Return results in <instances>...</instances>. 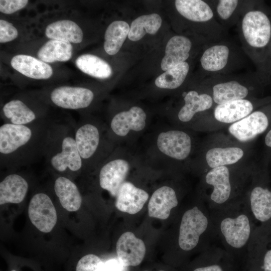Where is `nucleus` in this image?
Returning <instances> with one entry per match:
<instances>
[{
  "mask_svg": "<svg viewBox=\"0 0 271 271\" xmlns=\"http://www.w3.org/2000/svg\"><path fill=\"white\" fill-rule=\"evenodd\" d=\"M210 211L219 243L233 257L242 271L257 227L243 197Z\"/></svg>",
  "mask_w": 271,
  "mask_h": 271,
  "instance_id": "f257e3e1",
  "label": "nucleus"
},
{
  "mask_svg": "<svg viewBox=\"0 0 271 271\" xmlns=\"http://www.w3.org/2000/svg\"><path fill=\"white\" fill-rule=\"evenodd\" d=\"M51 122L47 119L29 125L3 123L0 126L1 167L18 168L43 156Z\"/></svg>",
  "mask_w": 271,
  "mask_h": 271,
  "instance_id": "f03ea898",
  "label": "nucleus"
},
{
  "mask_svg": "<svg viewBox=\"0 0 271 271\" xmlns=\"http://www.w3.org/2000/svg\"><path fill=\"white\" fill-rule=\"evenodd\" d=\"M43 156L48 167L57 173L75 174L83 170L71 122L51 121Z\"/></svg>",
  "mask_w": 271,
  "mask_h": 271,
  "instance_id": "7ed1b4c3",
  "label": "nucleus"
},
{
  "mask_svg": "<svg viewBox=\"0 0 271 271\" xmlns=\"http://www.w3.org/2000/svg\"><path fill=\"white\" fill-rule=\"evenodd\" d=\"M177 241L179 248L186 252L199 246L205 250L219 243L207 204L195 205L183 213Z\"/></svg>",
  "mask_w": 271,
  "mask_h": 271,
  "instance_id": "20e7f679",
  "label": "nucleus"
},
{
  "mask_svg": "<svg viewBox=\"0 0 271 271\" xmlns=\"http://www.w3.org/2000/svg\"><path fill=\"white\" fill-rule=\"evenodd\" d=\"M242 271H271V225L256 227Z\"/></svg>",
  "mask_w": 271,
  "mask_h": 271,
  "instance_id": "39448f33",
  "label": "nucleus"
},
{
  "mask_svg": "<svg viewBox=\"0 0 271 271\" xmlns=\"http://www.w3.org/2000/svg\"><path fill=\"white\" fill-rule=\"evenodd\" d=\"M205 181L208 185L212 187L206 201L209 209L220 207L239 200L233 195L231 174L226 166L211 169L206 174Z\"/></svg>",
  "mask_w": 271,
  "mask_h": 271,
  "instance_id": "423d86ee",
  "label": "nucleus"
},
{
  "mask_svg": "<svg viewBox=\"0 0 271 271\" xmlns=\"http://www.w3.org/2000/svg\"><path fill=\"white\" fill-rule=\"evenodd\" d=\"M245 40L254 48H265L271 41V22L268 16L260 10H252L243 17L241 24Z\"/></svg>",
  "mask_w": 271,
  "mask_h": 271,
  "instance_id": "0eeeda50",
  "label": "nucleus"
},
{
  "mask_svg": "<svg viewBox=\"0 0 271 271\" xmlns=\"http://www.w3.org/2000/svg\"><path fill=\"white\" fill-rule=\"evenodd\" d=\"M28 215L31 223L40 231H51L57 221L56 209L50 197L39 192L33 195L28 207Z\"/></svg>",
  "mask_w": 271,
  "mask_h": 271,
  "instance_id": "6e6552de",
  "label": "nucleus"
},
{
  "mask_svg": "<svg viewBox=\"0 0 271 271\" xmlns=\"http://www.w3.org/2000/svg\"><path fill=\"white\" fill-rule=\"evenodd\" d=\"M74 137L84 169L91 164L99 151L101 140L100 130L94 123L78 122L74 126Z\"/></svg>",
  "mask_w": 271,
  "mask_h": 271,
  "instance_id": "1a4fd4ad",
  "label": "nucleus"
},
{
  "mask_svg": "<svg viewBox=\"0 0 271 271\" xmlns=\"http://www.w3.org/2000/svg\"><path fill=\"white\" fill-rule=\"evenodd\" d=\"M243 200L256 227L271 225V190L261 185L251 188Z\"/></svg>",
  "mask_w": 271,
  "mask_h": 271,
  "instance_id": "9d476101",
  "label": "nucleus"
},
{
  "mask_svg": "<svg viewBox=\"0 0 271 271\" xmlns=\"http://www.w3.org/2000/svg\"><path fill=\"white\" fill-rule=\"evenodd\" d=\"M94 96L93 92L88 88L63 86L54 89L50 94V99L59 107L79 110L88 107Z\"/></svg>",
  "mask_w": 271,
  "mask_h": 271,
  "instance_id": "9b49d317",
  "label": "nucleus"
},
{
  "mask_svg": "<svg viewBox=\"0 0 271 271\" xmlns=\"http://www.w3.org/2000/svg\"><path fill=\"white\" fill-rule=\"evenodd\" d=\"M192 271H240L233 257L219 243L201 252L199 263Z\"/></svg>",
  "mask_w": 271,
  "mask_h": 271,
  "instance_id": "f8f14e48",
  "label": "nucleus"
},
{
  "mask_svg": "<svg viewBox=\"0 0 271 271\" xmlns=\"http://www.w3.org/2000/svg\"><path fill=\"white\" fill-rule=\"evenodd\" d=\"M157 144L162 153L178 160L187 158L192 147L190 137L185 132L179 130L160 133L157 138Z\"/></svg>",
  "mask_w": 271,
  "mask_h": 271,
  "instance_id": "ddd939ff",
  "label": "nucleus"
},
{
  "mask_svg": "<svg viewBox=\"0 0 271 271\" xmlns=\"http://www.w3.org/2000/svg\"><path fill=\"white\" fill-rule=\"evenodd\" d=\"M268 125L266 115L262 111H255L232 123L228 128V131L239 141L247 142L263 132Z\"/></svg>",
  "mask_w": 271,
  "mask_h": 271,
  "instance_id": "4468645a",
  "label": "nucleus"
},
{
  "mask_svg": "<svg viewBox=\"0 0 271 271\" xmlns=\"http://www.w3.org/2000/svg\"><path fill=\"white\" fill-rule=\"evenodd\" d=\"M128 163L123 159H113L104 163L99 172L100 187L116 197L129 171Z\"/></svg>",
  "mask_w": 271,
  "mask_h": 271,
  "instance_id": "2eb2a0df",
  "label": "nucleus"
},
{
  "mask_svg": "<svg viewBox=\"0 0 271 271\" xmlns=\"http://www.w3.org/2000/svg\"><path fill=\"white\" fill-rule=\"evenodd\" d=\"M119 262L125 266H137L143 261L146 253V246L142 240L131 232L123 233L116 246Z\"/></svg>",
  "mask_w": 271,
  "mask_h": 271,
  "instance_id": "dca6fc26",
  "label": "nucleus"
},
{
  "mask_svg": "<svg viewBox=\"0 0 271 271\" xmlns=\"http://www.w3.org/2000/svg\"><path fill=\"white\" fill-rule=\"evenodd\" d=\"M2 114L5 122L17 125H29L47 120L43 114L18 98L6 102L3 106Z\"/></svg>",
  "mask_w": 271,
  "mask_h": 271,
  "instance_id": "f3484780",
  "label": "nucleus"
},
{
  "mask_svg": "<svg viewBox=\"0 0 271 271\" xmlns=\"http://www.w3.org/2000/svg\"><path fill=\"white\" fill-rule=\"evenodd\" d=\"M147 115L140 107L133 106L127 111L116 114L110 123V128L116 135L124 137L130 130L139 131L143 130L146 124Z\"/></svg>",
  "mask_w": 271,
  "mask_h": 271,
  "instance_id": "a211bd4d",
  "label": "nucleus"
},
{
  "mask_svg": "<svg viewBox=\"0 0 271 271\" xmlns=\"http://www.w3.org/2000/svg\"><path fill=\"white\" fill-rule=\"evenodd\" d=\"M115 205L120 211L130 214L139 212L149 198L145 190L125 181L120 187L116 196Z\"/></svg>",
  "mask_w": 271,
  "mask_h": 271,
  "instance_id": "6ab92c4d",
  "label": "nucleus"
},
{
  "mask_svg": "<svg viewBox=\"0 0 271 271\" xmlns=\"http://www.w3.org/2000/svg\"><path fill=\"white\" fill-rule=\"evenodd\" d=\"M179 201L175 191L169 186H163L152 194L148 204V214L151 217L166 219L171 210L176 208Z\"/></svg>",
  "mask_w": 271,
  "mask_h": 271,
  "instance_id": "aec40b11",
  "label": "nucleus"
},
{
  "mask_svg": "<svg viewBox=\"0 0 271 271\" xmlns=\"http://www.w3.org/2000/svg\"><path fill=\"white\" fill-rule=\"evenodd\" d=\"M28 189V182L22 175L15 173L7 175L0 182V205L22 202Z\"/></svg>",
  "mask_w": 271,
  "mask_h": 271,
  "instance_id": "412c9836",
  "label": "nucleus"
},
{
  "mask_svg": "<svg viewBox=\"0 0 271 271\" xmlns=\"http://www.w3.org/2000/svg\"><path fill=\"white\" fill-rule=\"evenodd\" d=\"M11 64L22 74L35 79H47L53 74L49 64L30 55H16L12 59Z\"/></svg>",
  "mask_w": 271,
  "mask_h": 271,
  "instance_id": "4be33fe9",
  "label": "nucleus"
},
{
  "mask_svg": "<svg viewBox=\"0 0 271 271\" xmlns=\"http://www.w3.org/2000/svg\"><path fill=\"white\" fill-rule=\"evenodd\" d=\"M54 190L61 206L69 212L81 207L82 198L77 185L68 177L59 176L55 180Z\"/></svg>",
  "mask_w": 271,
  "mask_h": 271,
  "instance_id": "5701e85b",
  "label": "nucleus"
},
{
  "mask_svg": "<svg viewBox=\"0 0 271 271\" xmlns=\"http://www.w3.org/2000/svg\"><path fill=\"white\" fill-rule=\"evenodd\" d=\"M191 47V42L187 37L179 35L172 37L166 45L161 64L162 69L166 71L185 62L189 57Z\"/></svg>",
  "mask_w": 271,
  "mask_h": 271,
  "instance_id": "b1692460",
  "label": "nucleus"
},
{
  "mask_svg": "<svg viewBox=\"0 0 271 271\" xmlns=\"http://www.w3.org/2000/svg\"><path fill=\"white\" fill-rule=\"evenodd\" d=\"M253 109V104L249 100L237 99L217 105L214 115L219 122L234 123L250 114Z\"/></svg>",
  "mask_w": 271,
  "mask_h": 271,
  "instance_id": "393cba45",
  "label": "nucleus"
},
{
  "mask_svg": "<svg viewBox=\"0 0 271 271\" xmlns=\"http://www.w3.org/2000/svg\"><path fill=\"white\" fill-rule=\"evenodd\" d=\"M45 35L49 39L68 43H79L83 39V32L73 21L63 20L53 22L46 28Z\"/></svg>",
  "mask_w": 271,
  "mask_h": 271,
  "instance_id": "a878e982",
  "label": "nucleus"
},
{
  "mask_svg": "<svg viewBox=\"0 0 271 271\" xmlns=\"http://www.w3.org/2000/svg\"><path fill=\"white\" fill-rule=\"evenodd\" d=\"M184 100L185 105L178 113V118L182 122L189 121L196 113L209 109L213 102V98L209 94H199L194 90L187 93Z\"/></svg>",
  "mask_w": 271,
  "mask_h": 271,
  "instance_id": "bb28decb",
  "label": "nucleus"
},
{
  "mask_svg": "<svg viewBox=\"0 0 271 271\" xmlns=\"http://www.w3.org/2000/svg\"><path fill=\"white\" fill-rule=\"evenodd\" d=\"M175 7L182 16L192 21L207 22L213 17L211 8L201 0H176Z\"/></svg>",
  "mask_w": 271,
  "mask_h": 271,
  "instance_id": "cd10ccee",
  "label": "nucleus"
},
{
  "mask_svg": "<svg viewBox=\"0 0 271 271\" xmlns=\"http://www.w3.org/2000/svg\"><path fill=\"white\" fill-rule=\"evenodd\" d=\"M72 54V46L70 43L52 39L44 44L37 53L39 59L46 63L67 61Z\"/></svg>",
  "mask_w": 271,
  "mask_h": 271,
  "instance_id": "c85d7f7f",
  "label": "nucleus"
},
{
  "mask_svg": "<svg viewBox=\"0 0 271 271\" xmlns=\"http://www.w3.org/2000/svg\"><path fill=\"white\" fill-rule=\"evenodd\" d=\"M130 28L122 21L111 23L106 29L104 36V49L110 55L116 54L128 35Z\"/></svg>",
  "mask_w": 271,
  "mask_h": 271,
  "instance_id": "c756f323",
  "label": "nucleus"
},
{
  "mask_svg": "<svg viewBox=\"0 0 271 271\" xmlns=\"http://www.w3.org/2000/svg\"><path fill=\"white\" fill-rule=\"evenodd\" d=\"M75 64L83 73L97 78H107L112 74L111 68L106 61L92 54L80 55Z\"/></svg>",
  "mask_w": 271,
  "mask_h": 271,
  "instance_id": "7c9ffc66",
  "label": "nucleus"
},
{
  "mask_svg": "<svg viewBox=\"0 0 271 271\" xmlns=\"http://www.w3.org/2000/svg\"><path fill=\"white\" fill-rule=\"evenodd\" d=\"M243 155V151L238 147L213 148L207 152L205 159L207 165L212 169L234 164Z\"/></svg>",
  "mask_w": 271,
  "mask_h": 271,
  "instance_id": "2f4dec72",
  "label": "nucleus"
},
{
  "mask_svg": "<svg viewBox=\"0 0 271 271\" xmlns=\"http://www.w3.org/2000/svg\"><path fill=\"white\" fill-rule=\"evenodd\" d=\"M248 94V89L236 81L220 83L213 87V100L218 105L244 99Z\"/></svg>",
  "mask_w": 271,
  "mask_h": 271,
  "instance_id": "473e14b6",
  "label": "nucleus"
},
{
  "mask_svg": "<svg viewBox=\"0 0 271 271\" xmlns=\"http://www.w3.org/2000/svg\"><path fill=\"white\" fill-rule=\"evenodd\" d=\"M162 19L157 14L141 16L132 21L128 38L132 41L141 39L146 33L155 34L161 27Z\"/></svg>",
  "mask_w": 271,
  "mask_h": 271,
  "instance_id": "72a5a7b5",
  "label": "nucleus"
},
{
  "mask_svg": "<svg viewBox=\"0 0 271 271\" xmlns=\"http://www.w3.org/2000/svg\"><path fill=\"white\" fill-rule=\"evenodd\" d=\"M229 55V48L225 45H216L211 46L203 53L200 58L201 66L208 71L221 70L226 65Z\"/></svg>",
  "mask_w": 271,
  "mask_h": 271,
  "instance_id": "f704fd0d",
  "label": "nucleus"
},
{
  "mask_svg": "<svg viewBox=\"0 0 271 271\" xmlns=\"http://www.w3.org/2000/svg\"><path fill=\"white\" fill-rule=\"evenodd\" d=\"M189 69V66L187 62L181 63L158 76L155 80V84L160 88H177L184 81Z\"/></svg>",
  "mask_w": 271,
  "mask_h": 271,
  "instance_id": "c9c22d12",
  "label": "nucleus"
},
{
  "mask_svg": "<svg viewBox=\"0 0 271 271\" xmlns=\"http://www.w3.org/2000/svg\"><path fill=\"white\" fill-rule=\"evenodd\" d=\"M75 271H105L104 262L98 256L88 254L78 260Z\"/></svg>",
  "mask_w": 271,
  "mask_h": 271,
  "instance_id": "e433bc0d",
  "label": "nucleus"
},
{
  "mask_svg": "<svg viewBox=\"0 0 271 271\" xmlns=\"http://www.w3.org/2000/svg\"><path fill=\"white\" fill-rule=\"evenodd\" d=\"M18 36L17 29L10 22L0 20V42L4 43L12 41Z\"/></svg>",
  "mask_w": 271,
  "mask_h": 271,
  "instance_id": "4c0bfd02",
  "label": "nucleus"
},
{
  "mask_svg": "<svg viewBox=\"0 0 271 271\" xmlns=\"http://www.w3.org/2000/svg\"><path fill=\"white\" fill-rule=\"evenodd\" d=\"M238 1L236 0L219 1L216 8L219 17L223 20H227L236 8Z\"/></svg>",
  "mask_w": 271,
  "mask_h": 271,
  "instance_id": "58836bf2",
  "label": "nucleus"
},
{
  "mask_svg": "<svg viewBox=\"0 0 271 271\" xmlns=\"http://www.w3.org/2000/svg\"><path fill=\"white\" fill-rule=\"evenodd\" d=\"M27 0H1L0 11L6 14H11L24 8L28 4Z\"/></svg>",
  "mask_w": 271,
  "mask_h": 271,
  "instance_id": "ea45409f",
  "label": "nucleus"
},
{
  "mask_svg": "<svg viewBox=\"0 0 271 271\" xmlns=\"http://www.w3.org/2000/svg\"><path fill=\"white\" fill-rule=\"evenodd\" d=\"M105 271H127L126 266L123 265L118 259H112L104 262Z\"/></svg>",
  "mask_w": 271,
  "mask_h": 271,
  "instance_id": "a19ab883",
  "label": "nucleus"
},
{
  "mask_svg": "<svg viewBox=\"0 0 271 271\" xmlns=\"http://www.w3.org/2000/svg\"><path fill=\"white\" fill-rule=\"evenodd\" d=\"M264 142L267 147L271 148V129L266 134Z\"/></svg>",
  "mask_w": 271,
  "mask_h": 271,
  "instance_id": "79ce46f5",
  "label": "nucleus"
},
{
  "mask_svg": "<svg viewBox=\"0 0 271 271\" xmlns=\"http://www.w3.org/2000/svg\"><path fill=\"white\" fill-rule=\"evenodd\" d=\"M11 271H16V270H15V269H12V270H11Z\"/></svg>",
  "mask_w": 271,
  "mask_h": 271,
  "instance_id": "37998d69",
  "label": "nucleus"
},
{
  "mask_svg": "<svg viewBox=\"0 0 271 271\" xmlns=\"http://www.w3.org/2000/svg\"><path fill=\"white\" fill-rule=\"evenodd\" d=\"M270 49H271V41L270 42Z\"/></svg>",
  "mask_w": 271,
  "mask_h": 271,
  "instance_id": "c03bdc74",
  "label": "nucleus"
},
{
  "mask_svg": "<svg viewBox=\"0 0 271 271\" xmlns=\"http://www.w3.org/2000/svg\"><path fill=\"white\" fill-rule=\"evenodd\" d=\"M145 271H148V270H145ZM159 271H164V270H159Z\"/></svg>",
  "mask_w": 271,
  "mask_h": 271,
  "instance_id": "a18cd8bd",
  "label": "nucleus"
}]
</instances>
